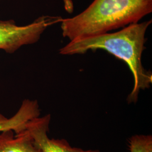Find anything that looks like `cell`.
Segmentation results:
<instances>
[{
    "label": "cell",
    "instance_id": "5b68a950",
    "mask_svg": "<svg viewBox=\"0 0 152 152\" xmlns=\"http://www.w3.org/2000/svg\"><path fill=\"white\" fill-rule=\"evenodd\" d=\"M40 115L38 102L25 99L19 109L10 118L0 113V131L11 130L15 134L26 130L28 122Z\"/></svg>",
    "mask_w": 152,
    "mask_h": 152
},
{
    "label": "cell",
    "instance_id": "8992f818",
    "mask_svg": "<svg viewBox=\"0 0 152 152\" xmlns=\"http://www.w3.org/2000/svg\"><path fill=\"white\" fill-rule=\"evenodd\" d=\"M0 152H42L26 129L15 134L11 130L0 131Z\"/></svg>",
    "mask_w": 152,
    "mask_h": 152
},
{
    "label": "cell",
    "instance_id": "6da1fadb",
    "mask_svg": "<svg viewBox=\"0 0 152 152\" xmlns=\"http://www.w3.org/2000/svg\"><path fill=\"white\" fill-rule=\"evenodd\" d=\"M152 20L128 25L114 33L92 35L71 40L59 50L60 54H83L91 50H103L129 66L134 78V87L128 95V103H136L140 90L151 87L152 73L142 64V54L145 49V33Z\"/></svg>",
    "mask_w": 152,
    "mask_h": 152
},
{
    "label": "cell",
    "instance_id": "7a4b0ae2",
    "mask_svg": "<svg viewBox=\"0 0 152 152\" xmlns=\"http://www.w3.org/2000/svg\"><path fill=\"white\" fill-rule=\"evenodd\" d=\"M152 12V0H94L86 10L61 20L63 36L70 41L108 33L139 23Z\"/></svg>",
    "mask_w": 152,
    "mask_h": 152
},
{
    "label": "cell",
    "instance_id": "277c9868",
    "mask_svg": "<svg viewBox=\"0 0 152 152\" xmlns=\"http://www.w3.org/2000/svg\"><path fill=\"white\" fill-rule=\"evenodd\" d=\"M51 115L39 116L28 121L26 129L42 152H100L99 150L85 151L72 147L65 139H50L48 137Z\"/></svg>",
    "mask_w": 152,
    "mask_h": 152
},
{
    "label": "cell",
    "instance_id": "52a82bcc",
    "mask_svg": "<svg viewBox=\"0 0 152 152\" xmlns=\"http://www.w3.org/2000/svg\"><path fill=\"white\" fill-rule=\"evenodd\" d=\"M130 152H152L151 135H135L128 139Z\"/></svg>",
    "mask_w": 152,
    "mask_h": 152
},
{
    "label": "cell",
    "instance_id": "3957f363",
    "mask_svg": "<svg viewBox=\"0 0 152 152\" xmlns=\"http://www.w3.org/2000/svg\"><path fill=\"white\" fill-rule=\"evenodd\" d=\"M55 16L39 17L26 26H17L12 20L0 21V50L13 53L21 47L37 42L50 26L61 22Z\"/></svg>",
    "mask_w": 152,
    "mask_h": 152
}]
</instances>
